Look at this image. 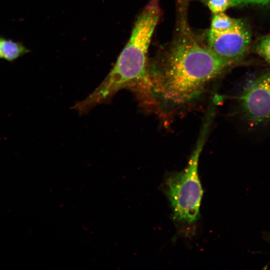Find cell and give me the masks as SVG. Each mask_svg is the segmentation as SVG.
Wrapping results in <instances>:
<instances>
[{"mask_svg": "<svg viewBox=\"0 0 270 270\" xmlns=\"http://www.w3.org/2000/svg\"><path fill=\"white\" fill-rule=\"evenodd\" d=\"M181 26L162 62L149 70L154 98L174 105L196 98L234 64L200 42L186 24Z\"/></svg>", "mask_w": 270, "mask_h": 270, "instance_id": "6da1fadb", "label": "cell"}, {"mask_svg": "<svg viewBox=\"0 0 270 270\" xmlns=\"http://www.w3.org/2000/svg\"><path fill=\"white\" fill-rule=\"evenodd\" d=\"M161 14L159 0H151L139 14L130 38L113 68L88 96L93 106L109 103L122 89L132 90L142 101L153 96L152 84L147 68V53L152 34Z\"/></svg>", "mask_w": 270, "mask_h": 270, "instance_id": "7a4b0ae2", "label": "cell"}, {"mask_svg": "<svg viewBox=\"0 0 270 270\" xmlns=\"http://www.w3.org/2000/svg\"><path fill=\"white\" fill-rule=\"evenodd\" d=\"M212 118L207 117L197 144L186 167L182 170L168 174L163 190L168 198L174 220L190 225L200 216L203 190L198 174V164Z\"/></svg>", "mask_w": 270, "mask_h": 270, "instance_id": "3957f363", "label": "cell"}, {"mask_svg": "<svg viewBox=\"0 0 270 270\" xmlns=\"http://www.w3.org/2000/svg\"><path fill=\"white\" fill-rule=\"evenodd\" d=\"M238 100L240 112L250 126L270 123V72L248 83Z\"/></svg>", "mask_w": 270, "mask_h": 270, "instance_id": "277c9868", "label": "cell"}, {"mask_svg": "<svg viewBox=\"0 0 270 270\" xmlns=\"http://www.w3.org/2000/svg\"><path fill=\"white\" fill-rule=\"evenodd\" d=\"M206 41L207 46L214 54L234 64L244 54L250 41V34L243 23L225 32L216 33L209 30Z\"/></svg>", "mask_w": 270, "mask_h": 270, "instance_id": "5b68a950", "label": "cell"}, {"mask_svg": "<svg viewBox=\"0 0 270 270\" xmlns=\"http://www.w3.org/2000/svg\"><path fill=\"white\" fill-rule=\"evenodd\" d=\"M29 52L22 44L0 38V58L12 62Z\"/></svg>", "mask_w": 270, "mask_h": 270, "instance_id": "8992f818", "label": "cell"}, {"mask_svg": "<svg viewBox=\"0 0 270 270\" xmlns=\"http://www.w3.org/2000/svg\"><path fill=\"white\" fill-rule=\"evenodd\" d=\"M243 24L239 19L230 18L224 12L214 14L210 30L216 33L228 32L239 27Z\"/></svg>", "mask_w": 270, "mask_h": 270, "instance_id": "52a82bcc", "label": "cell"}, {"mask_svg": "<svg viewBox=\"0 0 270 270\" xmlns=\"http://www.w3.org/2000/svg\"><path fill=\"white\" fill-rule=\"evenodd\" d=\"M254 50L270 64V34L261 38L254 45Z\"/></svg>", "mask_w": 270, "mask_h": 270, "instance_id": "ba28073f", "label": "cell"}, {"mask_svg": "<svg viewBox=\"0 0 270 270\" xmlns=\"http://www.w3.org/2000/svg\"><path fill=\"white\" fill-rule=\"evenodd\" d=\"M212 13L217 14L224 12L230 6L229 0H201Z\"/></svg>", "mask_w": 270, "mask_h": 270, "instance_id": "9c48e42d", "label": "cell"}, {"mask_svg": "<svg viewBox=\"0 0 270 270\" xmlns=\"http://www.w3.org/2000/svg\"><path fill=\"white\" fill-rule=\"evenodd\" d=\"M230 6L240 7L248 4H254L266 5L270 4V0H229Z\"/></svg>", "mask_w": 270, "mask_h": 270, "instance_id": "30bf717a", "label": "cell"}]
</instances>
